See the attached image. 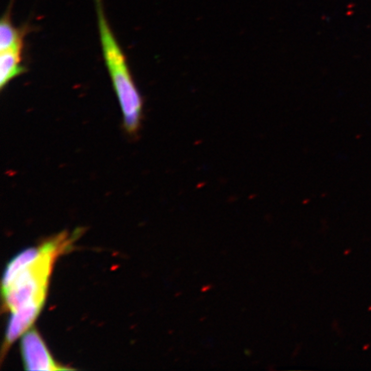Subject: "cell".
<instances>
[{"mask_svg":"<svg viewBox=\"0 0 371 371\" xmlns=\"http://www.w3.org/2000/svg\"><path fill=\"white\" fill-rule=\"evenodd\" d=\"M42 306L30 304L11 312L8 321L5 340V350L28 330L39 315Z\"/></svg>","mask_w":371,"mask_h":371,"instance_id":"4","label":"cell"},{"mask_svg":"<svg viewBox=\"0 0 371 371\" xmlns=\"http://www.w3.org/2000/svg\"><path fill=\"white\" fill-rule=\"evenodd\" d=\"M23 47H16L0 54V89L3 90L13 79L26 72L22 65Z\"/></svg>","mask_w":371,"mask_h":371,"instance_id":"5","label":"cell"},{"mask_svg":"<svg viewBox=\"0 0 371 371\" xmlns=\"http://www.w3.org/2000/svg\"><path fill=\"white\" fill-rule=\"evenodd\" d=\"M27 28H17L13 24L10 9L6 10L0 22V51L16 47H23Z\"/></svg>","mask_w":371,"mask_h":371,"instance_id":"6","label":"cell"},{"mask_svg":"<svg viewBox=\"0 0 371 371\" xmlns=\"http://www.w3.org/2000/svg\"><path fill=\"white\" fill-rule=\"evenodd\" d=\"M42 248L43 247L42 245H40V247L25 249L22 253L14 257L13 259L9 262L5 269L2 281V289L8 286L11 280L14 278V277L19 271H22L23 268L28 267L29 264L34 261L36 258L39 257V255L42 252Z\"/></svg>","mask_w":371,"mask_h":371,"instance_id":"7","label":"cell"},{"mask_svg":"<svg viewBox=\"0 0 371 371\" xmlns=\"http://www.w3.org/2000/svg\"><path fill=\"white\" fill-rule=\"evenodd\" d=\"M21 351L24 366L28 370L49 371L70 369L64 368L55 362L41 337L35 329L23 333L21 340Z\"/></svg>","mask_w":371,"mask_h":371,"instance_id":"3","label":"cell"},{"mask_svg":"<svg viewBox=\"0 0 371 371\" xmlns=\"http://www.w3.org/2000/svg\"><path fill=\"white\" fill-rule=\"evenodd\" d=\"M72 240L73 238L62 234L42 244L39 257L19 271L8 286L2 289L7 309L12 312L30 304L43 305L53 263L70 248Z\"/></svg>","mask_w":371,"mask_h":371,"instance_id":"2","label":"cell"},{"mask_svg":"<svg viewBox=\"0 0 371 371\" xmlns=\"http://www.w3.org/2000/svg\"><path fill=\"white\" fill-rule=\"evenodd\" d=\"M100 42L105 65L118 98L125 131L136 136L143 114V100L132 78L127 59L105 15L102 1L95 0Z\"/></svg>","mask_w":371,"mask_h":371,"instance_id":"1","label":"cell"}]
</instances>
